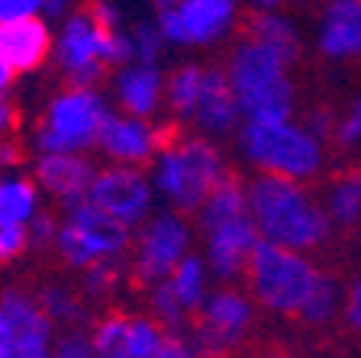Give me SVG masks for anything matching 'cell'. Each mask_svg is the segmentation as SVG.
<instances>
[{"mask_svg":"<svg viewBox=\"0 0 361 358\" xmlns=\"http://www.w3.org/2000/svg\"><path fill=\"white\" fill-rule=\"evenodd\" d=\"M248 220L255 223L262 242L290 252H313L332 236L323 203L297 181L271 174L248 181Z\"/></svg>","mask_w":361,"mask_h":358,"instance_id":"6da1fadb","label":"cell"},{"mask_svg":"<svg viewBox=\"0 0 361 358\" xmlns=\"http://www.w3.org/2000/svg\"><path fill=\"white\" fill-rule=\"evenodd\" d=\"M287 61L242 36L226 59V78L235 94L242 123H290L293 84Z\"/></svg>","mask_w":361,"mask_h":358,"instance_id":"7a4b0ae2","label":"cell"},{"mask_svg":"<svg viewBox=\"0 0 361 358\" xmlns=\"http://www.w3.org/2000/svg\"><path fill=\"white\" fill-rule=\"evenodd\" d=\"M239 149L258 174L287 178L307 184L310 178L323 172L326 145L313 139L300 123H242Z\"/></svg>","mask_w":361,"mask_h":358,"instance_id":"3957f363","label":"cell"},{"mask_svg":"<svg viewBox=\"0 0 361 358\" xmlns=\"http://www.w3.org/2000/svg\"><path fill=\"white\" fill-rule=\"evenodd\" d=\"M319 278H323V271L316 268V261L310 255L271 246V242H258L245 265L248 294L264 310L287 316H300Z\"/></svg>","mask_w":361,"mask_h":358,"instance_id":"277c9868","label":"cell"},{"mask_svg":"<svg viewBox=\"0 0 361 358\" xmlns=\"http://www.w3.org/2000/svg\"><path fill=\"white\" fill-rule=\"evenodd\" d=\"M226 174L223 152L203 136H184L178 145L155 158V187L174 213H197Z\"/></svg>","mask_w":361,"mask_h":358,"instance_id":"5b68a950","label":"cell"},{"mask_svg":"<svg viewBox=\"0 0 361 358\" xmlns=\"http://www.w3.org/2000/svg\"><path fill=\"white\" fill-rule=\"evenodd\" d=\"M110 107L97 88H65L39 119L32 145L39 155H84L97 149Z\"/></svg>","mask_w":361,"mask_h":358,"instance_id":"8992f818","label":"cell"},{"mask_svg":"<svg viewBox=\"0 0 361 358\" xmlns=\"http://www.w3.org/2000/svg\"><path fill=\"white\" fill-rule=\"evenodd\" d=\"M55 249L68 268L87 271L97 261L120 258L129 249V229L110 220L94 203L81 201L75 207H68V217L55 236Z\"/></svg>","mask_w":361,"mask_h":358,"instance_id":"52a82bcc","label":"cell"},{"mask_svg":"<svg viewBox=\"0 0 361 358\" xmlns=\"http://www.w3.org/2000/svg\"><path fill=\"white\" fill-rule=\"evenodd\" d=\"M190 255V223L174 210H158L139 226L133 249V281L139 287H158Z\"/></svg>","mask_w":361,"mask_h":358,"instance_id":"ba28073f","label":"cell"},{"mask_svg":"<svg viewBox=\"0 0 361 358\" xmlns=\"http://www.w3.org/2000/svg\"><path fill=\"white\" fill-rule=\"evenodd\" d=\"M239 7L233 0H178L155 4V30L171 45H213L233 32Z\"/></svg>","mask_w":361,"mask_h":358,"instance_id":"9c48e42d","label":"cell"},{"mask_svg":"<svg viewBox=\"0 0 361 358\" xmlns=\"http://www.w3.org/2000/svg\"><path fill=\"white\" fill-rule=\"evenodd\" d=\"M252 323H255V304L248 294L235 287L210 291V297L194 314V345L207 358H223L226 352L245 342Z\"/></svg>","mask_w":361,"mask_h":358,"instance_id":"30bf717a","label":"cell"},{"mask_svg":"<svg viewBox=\"0 0 361 358\" xmlns=\"http://www.w3.org/2000/svg\"><path fill=\"white\" fill-rule=\"evenodd\" d=\"M52 320L32 294H0V358H52Z\"/></svg>","mask_w":361,"mask_h":358,"instance_id":"8fae6325","label":"cell"},{"mask_svg":"<svg viewBox=\"0 0 361 358\" xmlns=\"http://www.w3.org/2000/svg\"><path fill=\"white\" fill-rule=\"evenodd\" d=\"M84 201L133 232V226H142L152 217V181L142 168L106 165L94 174Z\"/></svg>","mask_w":361,"mask_h":358,"instance_id":"7c38bea8","label":"cell"},{"mask_svg":"<svg viewBox=\"0 0 361 358\" xmlns=\"http://www.w3.org/2000/svg\"><path fill=\"white\" fill-rule=\"evenodd\" d=\"M100 39L104 30L90 20L87 10H75L65 16L55 36V59L68 78V88H97V81L104 78Z\"/></svg>","mask_w":361,"mask_h":358,"instance_id":"4fadbf2b","label":"cell"},{"mask_svg":"<svg viewBox=\"0 0 361 358\" xmlns=\"http://www.w3.org/2000/svg\"><path fill=\"white\" fill-rule=\"evenodd\" d=\"M203 242H207L203 261H207L210 275L219 278V281H233V278L245 275L248 258H252V252H255V246L262 239H258V229L252 220L239 217V220H229V223L203 229Z\"/></svg>","mask_w":361,"mask_h":358,"instance_id":"5bb4252c","label":"cell"},{"mask_svg":"<svg viewBox=\"0 0 361 358\" xmlns=\"http://www.w3.org/2000/svg\"><path fill=\"white\" fill-rule=\"evenodd\" d=\"M97 149L110 158L113 165L123 168H142V165L158 158L155 126L149 119H135L126 113H113L106 117L104 129L97 136Z\"/></svg>","mask_w":361,"mask_h":358,"instance_id":"9a60e30c","label":"cell"},{"mask_svg":"<svg viewBox=\"0 0 361 358\" xmlns=\"http://www.w3.org/2000/svg\"><path fill=\"white\" fill-rule=\"evenodd\" d=\"M32 172H36V187H42L45 194H52L65 207H75L87 197L97 168L87 155H39Z\"/></svg>","mask_w":361,"mask_h":358,"instance_id":"2e32d148","label":"cell"},{"mask_svg":"<svg viewBox=\"0 0 361 358\" xmlns=\"http://www.w3.org/2000/svg\"><path fill=\"white\" fill-rule=\"evenodd\" d=\"M55 49V36L42 16L0 26V55L13 68V75H26L45 65Z\"/></svg>","mask_w":361,"mask_h":358,"instance_id":"e0dca14e","label":"cell"},{"mask_svg":"<svg viewBox=\"0 0 361 358\" xmlns=\"http://www.w3.org/2000/svg\"><path fill=\"white\" fill-rule=\"evenodd\" d=\"M239 104H235V94L229 88V78H226L223 68H207L203 71V90H200V104L194 110V126L203 133V139L210 136H229L239 126Z\"/></svg>","mask_w":361,"mask_h":358,"instance_id":"ac0fdd59","label":"cell"},{"mask_svg":"<svg viewBox=\"0 0 361 358\" xmlns=\"http://www.w3.org/2000/svg\"><path fill=\"white\" fill-rule=\"evenodd\" d=\"M113 94H116V104L123 107L126 117L135 119H152L165 100V78H161V68L158 65H133L120 68L116 78H113Z\"/></svg>","mask_w":361,"mask_h":358,"instance_id":"d6986e66","label":"cell"},{"mask_svg":"<svg viewBox=\"0 0 361 358\" xmlns=\"http://www.w3.org/2000/svg\"><path fill=\"white\" fill-rule=\"evenodd\" d=\"M319 52L332 61L361 59V0H336L319 20Z\"/></svg>","mask_w":361,"mask_h":358,"instance_id":"ffe728a7","label":"cell"},{"mask_svg":"<svg viewBox=\"0 0 361 358\" xmlns=\"http://www.w3.org/2000/svg\"><path fill=\"white\" fill-rule=\"evenodd\" d=\"M245 39L264 45L287 65L297 61V55H300V32H297L290 16L278 13V4H255L252 7V16L245 23Z\"/></svg>","mask_w":361,"mask_h":358,"instance_id":"44dd1931","label":"cell"},{"mask_svg":"<svg viewBox=\"0 0 361 358\" xmlns=\"http://www.w3.org/2000/svg\"><path fill=\"white\" fill-rule=\"evenodd\" d=\"M239 217H248V181L226 172L210 191V197L203 201V207L197 210V220H200V229H210Z\"/></svg>","mask_w":361,"mask_h":358,"instance_id":"7402d4cb","label":"cell"},{"mask_svg":"<svg viewBox=\"0 0 361 358\" xmlns=\"http://www.w3.org/2000/svg\"><path fill=\"white\" fill-rule=\"evenodd\" d=\"M323 210L332 226L338 229H355L361 223V168L338 172L326 184Z\"/></svg>","mask_w":361,"mask_h":358,"instance_id":"603a6c76","label":"cell"},{"mask_svg":"<svg viewBox=\"0 0 361 358\" xmlns=\"http://www.w3.org/2000/svg\"><path fill=\"white\" fill-rule=\"evenodd\" d=\"M168 287L188 314H197L203 300L210 297V268H207V261L200 255H188L174 268V275L168 278Z\"/></svg>","mask_w":361,"mask_h":358,"instance_id":"cb8c5ba5","label":"cell"},{"mask_svg":"<svg viewBox=\"0 0 361 358\" xmlns=\"http://www.w3.org/2000/svg\"><path fill=\"white\" fill-rule=\"evenodd\" d=\"M39 213V187L30 178L0 181V226H30Z\"/></svg>","mask_w":361,"mask_h":358,"instance_id":"d4e9b609","label":"cell"},{"mask_svg":"<svg viewBox=\"0 0 361 358\" xmlns=\"http://www.w3.org/2000/svg\"><path fill=\"white\" fill-rule=\"evenodd\" d=\"M203 71H207L203 65H180L165 81V100L174 117L194 119V110L200 104V90H203Z\"/></svg>","mask_w":361,"mask_h":358,"instance_id":"484cf974","label":"cell"},{"mask_svg":"<svg viewBox=\"0 0 361 358\" xmlns=\"http://www.w3.org/2000/svg\"><path fill=\"white\" fill-rule=\"evenodd\" d=\"M342 306H345V291H342V284L323 271V278H319V284H316V291L310 294L307 306L300 310V320L310 323V326H323V323H329Z\"/></svg>","mask_w":361,"mask_h":358,"instance_id":"4316f807","label":"cell"},{"mask_svg":"<svg viewBox=\"0 0 361 358\" xmlns=\"http://www.w3.org/2000/svg\"><path fill=\"white\" fill-rule=\"evenodd\" d=\"M165 345V329L152 316H126V355L129 358H158Z\"/></svg>","mask_w":361,"mask_h":358,"instance_id":"83f0119b","label":"cell"},{"mask_svg":"<svg viewBox=\"0 0 361 358\" xmlns=\"http://www.w3.org/2000/svg\"><path fill=\"white\" fill-rule=\"evenodd\" d=\"M94 358H129L126 355V314H106L90 333Z\"/></svg>","mask_w":361,"mask_h":358,"instance_id":"f1b7e54d","label":"cell"},{"mask_svg":"<svg viewBox=\"0 0 361 358\" xmlns=\"http://www.w3.org/2000/svg\"><path fill=\"white\" fill-rule=\"evenodd\" d=\"M149 304H152V320L165 329V336H180V329H184V323H188L190 314L178 304V297L171 294L168 281L158 284V287H152Z\"/></svg>","mask_w":361,"mask_h":358,"instance_id":"f546056e","label":"cell"},{"mask_svg":"<svg viewBox=\"0 0 361 358\" xmlns=\"http://www.w3.org/2000/svg\"><path fill=\"white\" fill-rule=\"evenodd\" d=\"M39 306H42V314L49 316L52 323H75L81 320V304H78V294H71L68 287L61 284H52V287H42L39 294Z\"/></svg>","mask_w":361,"mask_h":358,"instance_id":"4dcf8cb0","label":"cell"},{"mask_svg":"<svg viewBox=\"0 0 361 358\" xmlns=\"http://www.w3.org/2000/svg\"><path fill=\"white\" fill-rule=\"evenodd\" d=\"M129 39H133V55L139 65H158V55L165 49V39L158 36L155 23H145V20L135 23Z\"/></svg>","mask_w":361,"mask_h":358,"instance_id":"1f68e13d","label":"cell"},{"mask_svg":"<svg viewBox=\"0 0 361 358\" xmlns=\"http://www.w3.org/2000/svg\"><path fill=\"white\" fill-rule=\"evenodd\" d=\"M120 281H123V265L116 258L97 261V265H90V268L84 271V291H87L90 297H104V294H110Z\"/></svg>","mask_w":361,"mask_h":358,"instance_id":"d6a6232c","label":"cell"},{"mask_svg":"<svg viewBox=\"0 0 361 358\" xmlns=\"http://www.w3.org/2000/svg\"><path fill=\"white\" fill-rule=\"evenodd\" d=\"M332 142H336L338 149H358L361 145V94L352 100L342 117L336 119V133H332Z\"/></svg>","mask_w":361,"mask_h":358,"instance_id":"836d02e7","label":"cell"},{"mask_svg":"<svg viewBox=\"0 0 361 358\" xmlns=\"http://www.w3.org/2000/svg\"><path fill=\"white\" fill-rule=\"evenodd\" d=\"M30 249L26 226H0V261H13Z\"/></svg>","mask_w":361,"mask_h":358,"instance_id":"e575fe53","label":"cell"},{"mask_svg":"<svg viewBox=\"0 0 361 358\" xmlns=\"http://www.w3.org/2000/svg\"><path fill=\"white\" fill-rule=\"evenodd\" d=\"M59 220L52 217V213H42L39 210L36 217H32V223L26 226V236H30V246H39V249H45V246H52L55 242V236H59Z\"/></svg>","mask_w":361,"mask_h":358,"instance_id":"d590c367","label":"cell"},{"mask_svg":"<svg viewBox=\"0 0 361 358\" xmlns=\"http://www.w3.org/2000/svg\"><path fill=\"white\" fill-rule=\"evenodd\" d=\"M42 10V0H0V26L20 20H32Z\"/></svg>","mask_w":361,"mask_h":358,"instance_id":"8d00e7d4","label":"cell"},{"mask_svg":"<svg viewBox=\"0 0 361 358\" xmlns=\"http://www.w3.org/2000/svg\"><path fill=\"white\" fill-rule=\"evenodd\" d=\"M90 13V20L97 23L104 32H116L123 30V10L116 7V4H110V0H97V4H90V7H84Z\"/></svg>","mask_w":361,"mask_h":358,"instance_id":"74e56055","label":"cell"},{"mask_svg":"<svg viewBox=\"0 0 361 358\" xmlns=\"http://www.w3.org/2000/svg\"><path fill=\"white\" fill-rule=\"evenodd\" d=\"M303 129H307L319 145H326V142H332V133H336V113L332 110H313L307 117V126Z\"/></svg>","mask_w":361,"mask_h":358,"instance_id":"f35d334b","label":"cell"},{"mask_svg":"<svg viewBox=\"0 0 361 358\" xmlns=\"http://www.w3.org/2000/svg\"><path fill=\"white\" fill-rule=\"evenodd\" d=\"M342 314H345V323L352 326V333L361 336V278H355V284L345 291V306H342Z\"/></svg>","mask_w":361,"mask_h":358,"instance_id":"ab89813d","label":"cell"},{"mask_svg":"<svg viewBox=\"0 0 361 358\" xmlns=\"http://www.w3.org/2000/svg\"><path fill=\"white\" fill-rule=\"evenodd\" d=\"M52 358H94V349H90V339L84 336H65L55 345Z\"/></svg>","mask_w":361,"mask_h":358,"instance_id":"60d3db41","label":"cell"},{"mask_svg":"<svg viewBox=\"0 0 361 358\" xmlns=\"http://www.w3.org/2000/svg\"><path fill=\"white\" fill-rule=\"evenodd\" d=\"M158 358H207L200 349H197L190 339L184 336H165V345H161V355Z\"/></svg>","mask_w":361,"mask_h":358,"instance_id":"b9f144b4","label":"cell"},{"mask_svg":"<svg viewBox=\"0 0 361 358\" xmlns=\"http://www.w3.org/2000/svg\"><path fill=\"white\" fill-rule=\"evenodd\" d=\"M20 158H23V152H20V145L16 142H0V168H13V165H20Z\"/></svg>","mask_w":361,"mask_h":358,"instance_id":"7bdbcfd3","label":"cell"},{"mask_svg":"<svg viewBox=\"0 0 361 358\" xmlns=\"http://www.w3.org/2000/svg\"><path fill=\"white\" fill-rule=\"evenodd\" d=\"M68 4L65 0H42V10H39V16H42V20H59V16H65L68 13Z\"/></svg>","mask_w":361,"mask_h":358,"instance_id":"ee69618b","label":"cell"},{"mask_svg":"<svg viewBox=\"0 0 361 358\" xmlns=\"http://www.w3.org/2000/svg\"><path fill=\"white\" fill-rule=\"evenodd\" d=\"M13 123H16V110H13V104L4 97L0 100V136H7L10 129H13Z\"/></svg>","mask_w":361,"mask_h":358,"instance_id":"f6af8a7d","label":"cell"},{"mask_svg":"<svg viewBox=\"0 0 361 358\" xmlns=\"http://www.w3.org/2000/svg\"><path fill=\"white\" fill-rule=\"evenodd\" d=\"M13 68L7 65V59H4V55H0V100H4V94H7L10 90V84H13Z\"/></svg>","mask_w":361,"mask_h":358,"instance_id":"bcb514c9","label":"cell"},{"mask_svg":"<svg viewBox=\"0 0 361 358\" xmlns=\"http://www.w3.org/2000/svg\"><path fill=\"white\" fill-rule=\"evenodd\" d=\"M264 358H287L284 352H274V355H264Z\"/></svg>","mask_w":361,"mask_h":358,"instance_id":"7dc6e473","label":"cell"}]
</instances>
